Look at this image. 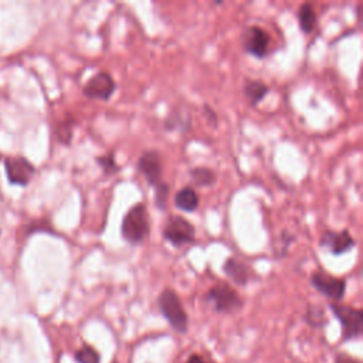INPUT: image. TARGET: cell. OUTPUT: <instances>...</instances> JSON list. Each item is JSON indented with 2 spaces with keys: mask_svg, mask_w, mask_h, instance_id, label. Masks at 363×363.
<instances>
[{
  "mask_svg": "<svg viewBox=\"0 0 363 363\" xmlns=\"http://www.w3.org/2000/svg\"><path fill=\"white\" fill-rule=\"evenodd\" d=\"M150 234L149 211L143 203L132 206L121 221L122 240L130 245L142 244Z\"/></svg>",
  "mask_w": 363,
  "mask_h": 363,
  "instance_id": "cell-1",
  "label": "cell"
},
{
  "mask_svg": "<svg viewBox=\"0 0 363 363\" xmlns=\"http://www.w3.org/2000/svg\"><path fill=\"white\" fill-rule=\"evenodd\" d=\"M157 306L162 316L177 333H186L189 329V315L173 288H164L157 296Z\"/></svg>",
  "mask_w": 363,
  "mask_h": 363,
  "instance_id": "cell-2",
  "label": "cell"
},
{
  "mask_svg": "<svg viewBox=\"0 0 363 363\" xmlns=\"http://www.w3.org/2000/svg\"><path fill=\"white\" fill-rule=\"evenodd\" d=\"M204 302L208 303L217 313H233L241 309L244 305L240 294L227 282L213 285L204 294Z\"/></svg>",
  "mask_w": 363,
  "mask_h": 363,
  "instance_id": "cell-3",
  "label": "cell"
},
{
  "mask_svg": "<svg viewBox=\"0 0 363 363\" xmlns=\"http://www.w3.org/2000/svg\"><path fill=\"white\" fill-rule=\"evenodd\" d=\"M329 309L342 326V340H354L363 332V312L360 308L343 305L340 302H330Z\"/></svg>",
  "mask_w": 363,
  "mask_h": 363,
  "instance_id": "cell-4",
  "label": "cell"
},
{
  "mask_svg": "<svg viewBox=\"0 0 363 363\" xmlns=\"http://www.w3.org/2000/svg\"><path fill=\"white\" fill-rule=\"evenodd\" d=\"M163 238L176 248L193 244L196 240V228L186 217L173 214L164 224Z\"/></svg>",
  "mask_w": 363,
  "mask_h": 363,
  "instance_id": "cell-5",
  "label": "cell"
},
{
  "mask_svg": "<svg viewBox=\"0 0 363 363\" xmlns=\"http://www.w3.org/2000/svg\"><path fill=\"white\" fill-rule=\"evenodd\" d=\"M311 285L320 295L329 298L332 302H340L346 292V279L335 277L323 269L313 271L311 278Z\"/></svg>",
  "mask_w": 363,
  "mask_h": 363,
  "instance_id": "cell-6",
  "label": "cell"
},
{
  "mask_svg": "<svg viewBox=\"0 0 363 363\" xmlns=\"http://www.w3.org/2000/svg\"><path fill=\"white\" fill-rule=\"evenodd\" d=\"M241 41L245 52L257 60H262L271 52V35L259 26L254 24L247 27L242 33Z\"/></svg>",
  "mask_w": 363,
  "mask_h": 363,
  "instance_id": "cell-7",
  "label": "cell"
},
{
  "mask_svg": "<svg viewBox=\"0 0 363 363\" xmlns=\"http://www.w3.org/2000/svg\"><path fill=\"white\" fill-rule=\"evenodd\" d=\"M116 91V81L108 71H99L92 75L82 88V95L88 99L109 101Z\"/></svg>",
  "mask_w": 363,
  "mask_h": 363,
  "instance_id": "cell-8",
  "label": "cell"
},
{
  "mask_svg": "<svg viewBox=\"0 0 363 363\" xmlns=\"http://www.w3.org/2000/svg\"><path fill=\"white\" fill-rule=\"evenodd\" d=\"M136 170L145 177L146 183L152 187H156L163 182V163L162 155L156 149L145 150L136 162Z\"/></svg>",
  "mask_w": 363,
  "mask_h": 363,
  "instance_id": "cell-9",
  "label": "cell"
},
{
  "mask_svg": "<svg viewBox=\"0 0 363 363\" xmlns=\"http://www.w3.org/2000/svg\"><path fill=\"white\" fill-rule=\"evenodd\" d=\"M356 245L349 230H325L319 237V247L329 251L332 255H342L349 252Z\"/></svg>",
  "mask_w": 363,
  "mask_h": 363,
  "instance_id": "cell-10",
  "label": "cell"
},
{
  "mask_svg": "<svg viewBox=\"0 0 363 363\" xmlns=\"http://www.w3.org/2000/svg\"><path fill=\"white\" fill-rule=\"evenodd\" d=\"M4 167L9 182L17 186H27L35 173L34 164L26 157H7Z\"/></svg>",
  "mask_w": 363,
  "mask_h": 363,
  "instance_id": "cell-11",
  "label": "cell"
},
{
  "mask_svg": "<svg viewBox=\"0 0 363 363\" xmlns=\"http://www.w3.org/2000/svg\"><path fill=\"white\" fill-rule=\"evenodd\" d=\"M223 272L238 286H245L251 281L252 269L237 257H228L223 262Z\"/></svg>",
  "mask_w": 363,
  "mask_h": 363,
  "instance_id": "cell-12",
  "label": "cell"
},
{
  "mask_svg": "<svg viewBox=\"0 0 363 363\" xmlns=\"http://www.w3.org/2000/svg\"><path fill=\"white\" fill-rule=\"evenodd\" d=\"M269 92V86L262 79H245L242 94L251 106H257Z\"/></svg>",
  "mask_w": 363,
  "mask_h": 363,
  "instance_id": "cell-13",
  "label": "cell"
},
{
  "mask_svg": "<svg viewBox=\"0 0 363 363\" xmlns=\"http://www.w3.org/2000/svg\"><path fill=\"white\" fill-rule=\"evenodd\" d=\"M173 201H174V206L179 210L186 211V213H191L199 207L200 196L194 190V187L186 186V187H182L180 190L176 191V194L173 197Z\"/></svg>",
  "mask_w": 363,
  "mask_h": 363,
  "instance_id": "cell-14",
  "label": "cell"
},
{
  "mask_svg": "<svg viewBox=\"0 0 363 363\" xmlns=\"http://www.w3.org/2000/svg\"><path fill=\"white\" fill-rule=\"evenodd\" d=\"M296 17H298L299 28L302 30V33L311 34L312 31H315L318 26V16L311 3H302L301 7L298 9Z\"/></svg>",
  "mask_w": 363,
  "mask_h": 363,
  "instance_id": "cell-15",
  "label": "cell"
},
{
  "mask_svg": "<svg viewBox=\"0 0 363 363\" xmlns=\"http://www.w3.org/2000/svg\"><path fill=\"white\" fill-rule=\"evenodd\" d=\"M189 177L196 187H210L216 184L217 176L213 169L207 166H196L189 170Z\"/></svg>",
  "mask_w": 363,
  "mask_h": 363,
  "instance_id": "cell-16",
  "label": "cell"
},
{
  "mask_svg": "<svg viewBox=\"0 0 363 363\" xmlns=\"http://www.w3.org/2000/svg\"><path fill=\"white\" fill-rule=\"evenodd\" d=\"M95 163L99 166V169L102 170V173L105 176H113L121 172V166L118 164V162L115 159V152H112V150L105 155L96 156Z\"/></svg>",
  "mask_w": 363,
  "mask_h": 363,
  "instance_id": "cell-17",
  "label": "cell"
},
{
  "mask_svg": "<svg viewBox=\"0 0 363 363\" xmlns=\"http://www.w3.org/2000/svg\"><path fill=\"white\" fill-rule=\"evenodd\" d=\"M303 318L305 322L312 328H323L328 323L325 311L319 305H308Z\"/></svg>",
  "mask_w": 363,
  "mask_h": 363,
  "instance_id": "cell-18",
  "label": "cell"
},
{
  "mask_svg": "<svg viewBox=\"0 0 363 363\" xmlns=\"http://www.w3.org/2000/svg\"><path fill=\"white\" fill-rule=\"evenodd\" d=\"M74 359L77 363H101V356L98 350L86 343L75 352Z\"/></svg>",
  "mask_w": 363,
  "mask_h": 363,
  "instance_id": "cell-19",
  "label": "cell"
},
{
  "mask_svg": "<svg viewBox=\"0 0 363 363\" xmlns=\"http://www.w3.org/2000/svg\"><path fill=\"white\" fill-rule=\"evenodd\" d=\"M163 126H164L166 130H187L190 128V119L184 121L182 113L172 112L164 119Z\"/></svg>",
  "mask_w": 363,
  "mask_h": 363,
  "instance_id": "cell-20",
  "label": "cell"
},
{
  "mask_svg": "<svg viewBox=\"0 0 363 363\" xmlns=\"http://www.w3.org/2000/svg\"><path fill=\"white\" fill-rule=\"evenodd\" d=\"M153 189H155V197H153V200H155L156 208H159V210H166L167 201H169V191H170L169 184H167L166 182H162V183H159V184H157L156 187H153Z\"/></svg>",
  "mask_w": 363,
  "mask_h": 363,
  "instance_id": "cell-21",
  "label": "cell"
},
{
  "mask_svg": "<svg viewBox=\"0 0 363 363\" xmlns=\"http://www.w3.org/2000/svg\"><path fill=\"white\" fill-rule=\"evenodd\" d=\"M75 121L71 118H67L62 123L58 125V130H57V138L62 145H69L71 139H72V129H74Z\"/></svg>",
  "mask_w": 363,
  "mask_h": 363,
  "instance_id": "cell-22",
  "label": "cell"
},
{
  "mask_svg": "<svg viewBox=\"0 0 363 363\" xmlns=\"http://www.w3.org/2000/svg\"><path fill=\"white\" fill-rule=\"evenodd\" d=\"M335 363H362V362L347 353H337L335 356Z\"/></svg>",
  "mask_w": 363,
  "mask_h": 363,
  "instance_id": "cell-23",
  "label": "cell"
},
{
  "mask_svg": "<svg viewBox=\"0 0 363 363\" xmlns=\"http://www.w3.org/2000/svg\"><path fill=\"white\" fill-rule=\"evenodd\" d=\"M204 112H206V116L208 118V121L213 125H217V115H216V112L208 105H204Z\"/></svg>",
  "mask_w": 363,
  "mask_h": 363,
  "instance_id": "cell-24",
  "label": "cell"
},
{
  "mask_svg": "<svg viewBox=\"0 0 363 363\" xmlns=\"http://www.w3.org/2000/svg\"><path fill=\"white\" fill-rule=\"evenodd\" d=\"M184 363H207V362L204 360V357H203L201 354L193 353V354L189 356V359H187Z\"/></svg>",
  "mask_w": 363,
  "mask_h": 363,
  "instance_id": "cell-25",
  "label": "cell"
}]
</instances>
